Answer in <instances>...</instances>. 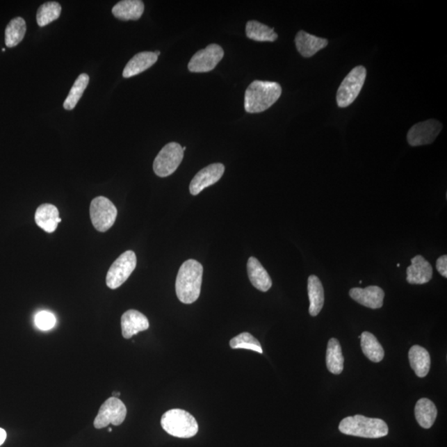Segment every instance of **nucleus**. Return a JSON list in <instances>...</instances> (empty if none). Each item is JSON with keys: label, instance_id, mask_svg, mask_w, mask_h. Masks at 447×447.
<instances>
[{"label": "nucleus", "instance_id": "f257e3e1", "mask_svg": "<svg viewBox=\"0 0 447 447\" xmlns=\"http://www.w3.org/2000/svg\"><path fill=\"white\" fill-rule=\"evenodd\" d=\"M203 267L197 260L189 259L181 264L176 280V293L184 304H192L201 294Z\"/></svg>", "mask_w": 447, "mask_h": 447}, {"label": "nucleus", "instance_id": "f03ea898", "mask_svg": "<svg viewBox=\"0 0 447 447\" xmlns=\"http://www.w3.org/2000/svg\"><path fill=\"white\" fill-rule=\"evenodd\" d=\"M281 95L282 88L277 82L254 81L245 91V111L250 114L266 111L275 105Z\"/></svg>", "mask_w": 447, "mask_h": 447}, {"label": "nucleus", "instance_id": "7ed1b4c3", "mask_svg": "<svg viewBox=\"0 0 447 447\" xmlns=\"http://www.w3.org/2000/svg\"><path fill=\"white\" fill-rule=\"evenodd\" d=\"M339 430L346 435L372 439L384 437L389 434L388 425L384 420L367 418L362 415L347 416L341 421Z\"/></svg>", "mask_w": 447, "mask_h": 447}, {"label": "nucleus", "instance_id": "20e7f679", "mask_svg": "<svg viewBox=\"0 0 447 447\" xmlns=\"http://www.w3.org/2000/svg\"><path fill=\"white\" fill-rule=\"evenodd\" d=\"M161 425L164 431L172 437L190 438L197 435L198 423L188 412L182 409H171L163 415Z\"/></svg>", "mask_w": 447, "mask_h": 447}, {"label": "nucleus", "instance_id": "39448f33", "mask_svg": "<svg viewBox=\"0 0 447 447\" xmlns=\"http://www.w3.org/2000/svg\"><path fill=\"white\" fill-rule=\"evenodd\" d=\"M366 79V67L358 66L351 70L338 88L336 95L338 106L346 108L350 106L361 91Z\"/></svg>", "mask_w": 447, "mask_h": 447}, {"label": "nucleus", "instance_id": "423d86ee", "mask_svg": "<svg viewBox=\"0 0 447 447\" xmlns=\"http://www.w3.org/2000/svg\"><path fill=\"white\" fill-rule=\"evenodd\" d=\"M90 215L95 229L99 232H106L114 225L118 211L110 199L98 197L90 203Z\"/></svg>", "mask_w": 447, "mask_h": 447}, {"label": "nucleus", "instance_id": "0eeeda50", "mask_svg": "<svg viewBox=\"0 0 447 447\" xmlns=\"http://www.w3.org/2000/svg\"><path fill=\"white\" fill-rule=\"evenodd\" d=\"M184 157V151L177 143H169L165 145L154 162L155 174L167 177L172 174L179 167Z\"/></svg>", "mask_w": 447, "mask_h": 447}, {"label": "nucleus", "instance_id": "6e6552de", "mask_svg": "<svg viewBox=\"0 0 447 447\" xmlns=\"http://www.w3.org/2000/svg\"><path fill=\"white\" fill-rule=\"evenodd\" d=\"M137 266L136 254L128 250L121 254L113 263L106 275V284L111 289H116L123 285L132 275Z\"/></svg>", "mask_w": 447, "mask_h": 447}, {"label": "nucleus", "instance_id": "1a4fd4ad", "mask_svg": "<svg viewBox=\"0 0 447 447\" xmlns=\"http://www.w3.org/2000/svg\"><path fill=\"white\" fill-rule=\"evenodd\" d=\"M126 415H127V409L124 403L118 398H110L99 409L98 415L94 421V426L97 429L106 428L110 424L120 426L124 423Z\"/></svg>", "mask_w": 447, "mask_h": 447}, {"label": "nucleus", "instance_id": "9d476101", "mask_svg": "<svg viewBox=\"0 0 447 447\" xmlns=\"http://www.w3.org/2000/svg\"><path fill=\"white\" fill-rule=\"evenodd\" d=\"M222 47L217 44L207 46L205 49L200 50L193 56L188 63L190 72H208L214 70L224 58Z\"/></svg>", "mask_w": 447, "mask_h": 447}, {"label": "nucleus", "instance_id": "9b49d317", "mask_svg": "<svg viewBox=\"0 0 447 447\" xmlns=\"http://www.w3.org/2000/svg\"><path fill=\"white\" fill-rule=\"evenodd\" d=\"M441 129L442 124L436 120L416 124L407 133V142L414 147L430 145L436 140Z\"/></svg>", "mask_w": 447, "mask_h": 447}, {"label": "nucleus", "instance_id": "f8f14e48", "mask_svg": "<svg viewBox=\"0 0 447 447\" xmlns=\"http://www.w3.org/2000/svg\"><path fill=\"white\" fill-rule=\"evenodd\" d=\"M225 172V166L222 163H213L202 169L190 184V193L197 196L204 189L214 185L221 179Z\"/></svg>", "mask_w": 447, "mask_h": 447}, {"label": "nucleus", "instance_id": "ddd939ff", "mask_svg": "<svg viewBox=\"0 0 447 447\" xmlns=\"http://www.w3.org/2000/svg\"><path fill=\"white\" fill-rule=\"evenodd\" d=\"M350 296L359 304L371 309H379L384 304V292L377 286H370L366 288H354L350 289Z\"/></svg>", "mask_w": 447, "mask_h": 447}, {"label": "nucleus", "instance_id": "4468645a", "mask_svg": "<svg viewBox=\"0 0 447 447\" xmlns=\"http://www.w3.org/2000/svg\"><path fill=\"white\" fill-rule=\"evenodd\" d=\"M407 268V282L410 284H425L432 279V267L422 255H416Z\"/></svg>", "mask_w": 447, "mask_h": 447}, {"label": "nucleus", "instance_id": "2eb2a0df", "mask_svg": "<svg viewBox=\"0 0 447 447\" xmlns=\"http://www.w3.org/2000/svg\"><path fill=\"white\" fill-rule=\"evenodd\" d=\"M149 327V320L141 312L129 310L121 318V328L125 339H130L138 332H145Z\"/></svg>", "mask_w": 447, "mask_h": 447}, {"label": "nucleus", "instance_id": "dca6fc26", "mask_svg": "<svg viewBox=\"0 0 447 447\" xmlns=\"http://www.w3.org/2000/svg\"><path fill=\"white\" fill-rule=\"evenodd\" d=\"M295 42L299 54L304 58H311L328 45L327 39L311 35L302 30L298 33Z\"/></svg>", "mask_w": 447, "mask_h": 447}, {"label": "nucleus", "instance_id": "f3484780", "mask_svg": "<svg viewBox=\"0 0 447 447\" xmlns=\"http://www.w3.org/2000/svg\"><path fill=\"white\" fill-rule=\"evenodd\" d=\"M247 271H248L251 284L255 288L263 293L268 292L271 288L273 285L271 277L257 259L254 257L249 259L248 263H247Z\"/></svg>", "mask_w": 447, "mask_h": 447}, {"label": "nucleus", "instance_id": "a211bd4d", "mask_svg": "<svg viewBox=\"0 0 447 447\" xmlns=\"http://www.w3.org/2000/svg\"><path fill=\"white\" fill-rule=\"evenodd\" d=\"M159 56L153 51H143L133 56L126 65L123 76L130 78L147 70L157 63Z\"/></svg>", "mask_w": 447, "mask_h": 447}, {"label": "nucleus", "instance_id": "6ab92c4d", "mask_svg": "<svg viewBox=\"0 0 447 447\" xmlns=\"http://www.w3.org/2000/svg\"><path fill=\"white\" fill-rule=\"evenodd\" d=\"M35 221L43 231L54 233L62 219L59 217L58 208L51 204H42L36 211Z\"/></svg>", "mask_w": 447, "mask_h": 447}, {"label": "nucleus", "instance_id": "aec40b11", "mask_svg": "<svg viewBox=\"0 0 447 447\" xmlns=\"http://www.w3.org/2000/svg\"><path fill=\"white\" fill-rule=\"evenodd\" d=\"M145 12V3L140 0H123L112 8L116 19L129 21L140 19Z\"/></svg>", "mask_w": 447, "mask_h": 447}, {"label": "nucleus", "instance_id": "412c9836", "mask_svg": "<svg viewBox=\"0 0 447 447\" xmlns=\"http://www.w3.org/2000/svg\"><path fill=\"white\" fill-rule=\"evenodd\" d=\"M307 292L310 300L309 314L316 316L322 311L325 301L323 286L318 277L311 275L308 277Z\"/></svg>", "mask_w": 447, "mask_h": 447}, {"label": "nucleus", "instance_id": "4be33fe9", "mask_svg": "<svg viewBox=\"0 0 447 447\" xmlns=\"http://www.w3.org/2000/svg\"><path fill=\"white\" fill-rule=\"evenodd\" d=\"M410 366L416 376L426 377L431 367V357L426 349L420 346H414L409 350Z\"/></svg>", "mask_w": 447, "mask_h": 447}, {"label": "nucleus", "instance_id": "5701e85b", "mask_svg": "<svg viewBox=\"0 0 447 447\" xmlns=\"http://www.w3.org/2000/svg\"><path fill=\"white\" fill-rule=\"evenodd\" d=\"M415 416L421 427L425 429L431 428L437 416V407L430 399L421 398L416 403Z\"/></svg>", "mask_w": 447, "mask_h": 447}, {"label": "nucleus", "instance_id": "b1692460", "mask_svg": "<svg viewBox=\"0 0 447 447\" xmlns=\"http://www.w3.org/2000/svg\"><path fill=\"white\" fill-rule=\"evenodd\" d=\"M363 353L372 362L379 363L384 357V350L372 333L364 332L360 336Z\"/></svg>", "mask_w": 447, "mask_h": 447}, {"label": "nucleus", "instance_id": "393cba45", "mask_svg": "<svg viewBox=\"0 0 447 447\" xmlns=\"http://www.w3.org/2000/svg\"><path fill=\"white\" fill-rule=\"evenodd\" d=\"M327 367L334 375H340L344 368V357H343L341 346L336 338L330 339L327 349Z\"/></svg>", "mask_w": 447, "mask_h": 447}, {"label": "nucleus", "instance_id": "a878e982", "mask_svg": "<svg viewBox=\"0 0 447 447\" xmlns=\"http://www.w3.org/2000/svg\"><path fill=\"white\" fill-rule=\"evenodd\" d=\"M246 35L252 40L257 42H275L277 39L275 29L258 21H250L247 23Z\"/></svg>", "mask_w": 447, "mask_h": 447}, {"label": "nucleus", "instance_id": "bb28decb", "mask_svg": "<svg viewBox=\"0 0 447 447\" xmlns=\"http://www.w3.org/2000/svg\"><path fill=\"white\" fill-rule=\"evenodd\" d=\"M27 25L21 17L13 19L6 29V45L8 47L18 46L24 38Z\"/></svg>", "mask_w": 447, "mask_h": 447}, {"label": "nucleus", "instance_id": "cd10ccee", "mask_svg": "<svg viewBox=\"0 0 447 447\" xmlns=\"http://www.w3.org/2000/svg\"><path fill=\"white\" fill-rule=\"evenodd\" d=\"M90 77L88 74H81L74 83L70 92H69L67 97L65 99L63 107L65 110L72 111L79 102L80 99L83 95L85 90L88 88L89 84Z\"/></svg>", "mask_w": 447, "mask_h": 447}, {"label": "nucleus", "instance_id": "c85d7f7f", "mask_svg": "<svg viewBox=\"0 0 447 447\" xmlns=\"http://www.w3.org/2000/svg\"><path fill=\"white\" fill-rule=\"evenodd\" d=\"M62 13V6L58 2H47L43 3L39 7L37 13V23L39 27H45V26L53 23L54 21L58 19Z\"/></svg>", "mask_w": 447, "mask_h": 447}, {"label": "nucleus", "instance_id": "c756f323", "mask_svg": "<svg viewBox=\"0 0 447 447\" xmlns=\"http://www.w3.org/2000/svg\"><path fill=\"white\" fill-rule=\"evenodd\" d=\"M232 349H245L255 351L259 354L263 353L260 342L248 332H243L229 341Z\"/></svg>", "mask_w": 447, "mask_h": 447}, {"label": "nucleus", "instance_id": "7c9ffc66", "mask_svg": "<svg viewBox=\"0 0 447 447\" xmlns=\"http://www.w3.org/2000/svg\"><path fill=\"white\" fill-rule=\"evenodd\" d=\"M35 324L37 327L42 330V331H49V330L55 327V316L47 311L38 312L35 318Z\"/></svg>", "mask_w": 447, "mask_h": 447}, {"label": "nucleus", "instance_id": "2f4dec72", "mask_svg": "<svg viewBox=\"0 0 447 447\" xmlns=\"http://www.w3.org/2000/svg\"><path fill=\"white\" fill-rule=\"evenodd\" d=\"M437 269L438 273L445 279L447 277V256L442 255L437 260Z\"/></svg>", "mask_w": 447, "mask_h": 447}, {"label": "nucleus", "instance_id": "473e14b6", "mask_svg": "<svg viewBox=\"0 0 447 447\" xmlns=\"http://www.w3.org/2000/svg\"><path fill=\"white\" fill-rule=\"evenodd\" d=\"M7 437V433L3 428H0V446L3 444V442L6 441Z\"/></svg>", "mask_w": 447, "mask_h": 447}, {"label": "nucleus", "instance_id": "72a5a7b5", "mask_svg": "<svg viewBox=\"0 0 447 447\" xmlns=\"http://www.w3.org/2000/svg\"><path fill=\"white\" fill-rule=\"evenodd\" d=\"M112 396L114 397V398H119V397L120 396V393L114 392V393H112Z\"/></svg>", "mask_w": 447, "mask_h": 447}, {"label": "nucleus", "instance_id": "f704fd0d", "mask_svg": "<svg viewBox=\"0 0 447 447\" xmlns=\"http://www.w3.org/2000/svg\"><path fill=\"white\" fill-rule=\"evenodd\" d=\"M108 432H112V428H108Z\"/></svg>", "mask_w": 447, "mask_h": 447}, {"label": "nucleus", "instance_id": "c9c22d12", "mask_svg": "<svg viewBox=\"0 0 447 447\" xmlns=\"http://www.w3.org/2000/svg\"><path fill=\"white\" fill-rule=\"evenodd\" d=\"M2 51H3V53H4V51H6V49H3Z\"/></svg>", "mask_w": 447, "mask_h": 447}]
</instances>
